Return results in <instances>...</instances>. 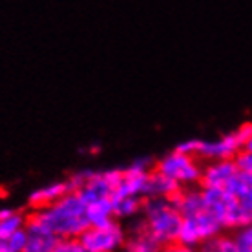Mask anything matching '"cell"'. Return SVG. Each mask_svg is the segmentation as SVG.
I'll use <instances>...</instances> for the list:
<instances>
[{
  "instance_id": "1",
  "label": "cell",
  "mask_w": 252,
  "mask_h": 252,
  "mask_svg": "<svg viewBox=\"0 0 252 252\" xmlns=\"http://www.w3.org/2000/svg\"><path fill=\"white\" fill-rule=\"evenodd\" d=\"M176 201L183 214L179 241H183L190 247H199L205 241L225 232L221 221L208 208L205 195H203V189L199 185L181 189L179 194L176 195Z\"/></svg>"
},
{
  "instance_id": "2",
  "label": "cell",
  "mask_w": 252,
  "mask_h": 252,
  "mask_svg": "<svg viewBox=\"0 0 252 252\" xmlns=\"http://www.w3.org/2000/svg\"><path fill=\"white\" fill-rule=\"evenodd\" d=\"M28 218L44 227L46 230H50L59 240L81 238V234L90 227L84 201L75 190L68 192L64 197L48 207L33 210L32 216Z\"/></svg>"
},
{
  "instance_id": "3",
  "label": "cell",
  "mask_w": 252,
  "mask_h": 252,
  "mask_svg": "<svg viewBox=\"0 0 252 252\" xmlns=\"http://www.w3.org/2000/svg\"><path fill=\"white\" fill-rule=\"evenodd\" d=\"M139 221L161 245L179 241L183 214L176 197H146Z\"/></svg>"
},
{
  "instance_id": "4",
  "label": "cell",
  "mask_w": 252,
  "mask_h": 252,
  "mask_svg": "<svg viewBox=\"0 0 252 252\" xmlns=\"http://www.w3.org/2000/svg\"><path fill=\"white\" fill-rule=\"evenodd\" d=\"M203 195H205L208 208L221 221L225 230H236V228L243 227V225L252 223V208L245 207L240 199H236L227 190L203 189Z\"/></svg>"
},
{
  "instance_id": "5",
  "label": "cell",
  "mask_w": 252,
  "mask_h": 252,
  "mask_svg": "<svg viewBox=\"0 0 252 252\" xmlns=\"http://www.w3.org/2000/svg\"><path fill=\"white\" fill-rule=\"evenodd\" d=\"M154 168L172 179L179 189L195 187L201 181L203 163L195 158L194 154L176 148L174 152L166 154L154 164Z\"/></svg>"
},
{
  "instance_id": "6",
  "label": "cell",
  "mask_w": 252,
  "mask_h": 252,
  "mask_svg": "<svg viewBox=\"0 0 252 252\" xmlns=\"http://www.w3.org/2000/svg\"><path fill=\"white\" fill-rule=\"evenodd\" d=\"M177 148L189 152V154H194L201 163L234 159L236 154L243 148V132L240 128L236 132L225 133V135L216 139H190V141L181 143Z\"/></svg>"
},
{
  "instance_id": "7",
  "label": "cell",
  "mask_w": 252,
  "mask_h": 252,
  "mask_svg": "<svg viewBox=\"0 0 252 252\" xmlns=\"http://www.w3.org/2000/svg\"><path fill=\"white\" fill-rule=\"evenodd\" d=\"M79 240L92 252H121L126 240V227L121 220H106L90 223Z\"/></svg>"
},
{
  "instance_id": "8",
  "label": "cell",
  "mask_w": 252,
  "mask_h": 252,
  "mask_svg": "<svg viewBox=\"0 0 252 252\" xmlns=\"http://www.w3.org/2000/svg\"><path fill=\"white\" fill-rule=\"evenodd\" d=\"M152 166L148 161L139 159L128 164L125 168H121L119 176V189L115 199L121 195H135V197H143L146 199V185H148V177H150Z\"/></svg>"
},
{
  "instance_id": "9",
  "label": "cell",
  "mask_w": 252,
  "mask_h": 252,
  "mask_svg": "<svg viewBox=\"0 0 252 252\" xmlns=\"http://www.w3.org/2000/svg\"><path fill=\"white\" fill-rule=\"evenodd\" d=\"M238 174V166L234 159H221V161H208L203 163L201 185L203 189H221L225 190Z\"/></svg>"
},
{
  "instance_id": "10",
  "label": "cell",
  "mask_w": 252,
  "mask_h": 252,
  "mask_svg": "<svg viewBox=\"0 0 252 252\" xmlns=\"http://www.w3.org/2000/svg\"><path fill=\"white\" fill-rule=\"evenodd\" d=\"M161 247L163 245L143 227L139 218H135L126 227V240L121 252H159Z\"/></svg>"
},
{
  "instance_id": "11",
  "label": "cell",
  "mask_w": 252,
  "mask_h": 252,
  "mask_svg": "<svg viewBox=\"0 0 252 252\" xmlns=\"http://www.w3.org/2000/svg\"><path fill=\"white\" fill-rule=\"evenodd\" d=\"M59 243V238L50 230L40 227L33 220H26V240L22 252H53Z\"/></svg>"
},
{
  "instance_id": "12",
  "label": "cell",
  "mask_w": 252,
  "mask_h": 252,
  "mask_svg": "<svg viewBox=\"0 0 252 252\" xmlns=\"http://www.w3.org/2000/svg\"><path fill=\"white\" fill-rule=\"evenodd\" d=\"M73 187H71V181L69 179H63V181H53V183H48L44 187H38L30 194L28 201H30V207L33 210H38V208H44L51 203L59 201L61 197L71 192Z\"/></svg>"
},
{
  "instance_id": "13",
  "label": "cell",
  "mask_w": 252,
  "mask_h": 252,
  "mask_svg": "<svg viewBox=\"0 0 252 252\" xmlns=\"http://www.w3.org/2000/svg\"><path fill=\"white\" fill-rule=\"evenodd\" d=\"M179 190L181 189L172 179H168L156 168H152L148 185H146V197H176Z\"/></svg>"
},
{
  "instance_id": "14",
  "label": "cell",
  "mask_w": 252,
  "mask_h": 252,
  "mask_svg": "<svg viewBox=\"0 0 252 252\" xmlns=\"http://www.w3.org/2000/svg\"><path fill=\"white\" fill-rule=\"evenodd\" d=\"M197 252H238V249H236L232 234L221 232L220 236H216L197 247Z\"/></svg>"
},
{
  "instance_id": "15",
  "label": "cell",
  "mask_w": 252,
  "mask_h": 252,
  "mask_svg": "<svg viewBox=\"0 0 252 252\" xmlns=\"http://www.w3.org/2000/svg\"><path fill=\"white\" fill-rule=\"evenodd\" d=\"M26 240V227L13 234H0V252H22Z\"/></svg>"
},
{
  "instance_id": "16",
  "label": "cell",
  "mask_w": 252,
  "mask_h": 252,
  "mask_svg": "<svg viewBox=\"0 0 252 252\" xmlns=\"http://www.w3.org/2000/svg\"><path fill=\"white\" fill-rule=\"evenodd\" d=\"M232 238L238 252H252V223L232 230Z\"/></svg>"
},
{
  "instance_id": "17",
  "label": "cell",
  "mask_w": 252,
  "mask_h": 252,
  "mask_svg": "<svg viewBox=\"0 0 252 252\" xmlns=\"http://www.w3.org/2000/svg\"><path fill=\"white\" fill-rule=\"evenodd\" d=\"M53 252H92V251L86 249V245L79 238H71V240H59L57 247H55Z\"/></svg>"
},
{
  "instance_id": "18",
  "label": "cell",
  "mask_w": 252,
  "mask_h": 252,
  "mask_svg": "<svg viewBox=\"0 0 252 252\" xmlns=\"http://www.w3.org/2000/svg\"><path fill=\"white\" fill-rule=\"evenodd\" d=\"M234 163H236V166H238V170H240V172L252 176V150L241 148V150L236 154Z\"/></svg>"
},
{
  "instance_id": "19",
  "label": "cell",
  "mask_w": 252,
  "mask_h": 252,
  "mask_svg": "<svg viewBox=\"0 0 252 252\" xmlns=\"http://www.w3.org/2000/svg\"><path fill=\"white\" fill-rule=\"evenodd\" d=\"M159 252H197V247H190L183 241H174V243L163 245Z\"/></svg>"
},
{
  "instance_id": "20",
  "label": "cell",
  "mask_w": 252,
  "mask_h": 252,
  "mask_svg": "<svg viewBox=\"0 0 252 252\" xmlns=\"http://www.w3.org/2000/svg\"><path fill=\"white\" fill-rule=\"evenodd\" d=\"M241 132H243V148L252 150V125L241 126Z\"/></svg>"
}]
</instances>
